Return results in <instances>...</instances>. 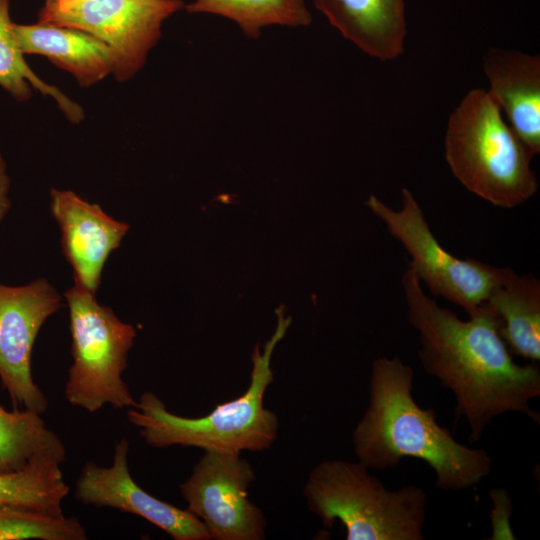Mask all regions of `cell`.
Here are the masks:
<instances>
[{
	"label": "cell",
	"mask_w": 540,
	"mask_h": 540,
	"mask_svg": "<svg viewBox=\"0 0 540 540\" xmlns=\"http://www.w3.org/2000/svg\"><path fill=\"white\" fill-rule=\"evenodd\" d=\"M489 95L531 154L540 152V56L491 48L484 58Z\"/></svg>",
	"instance_id": "cell-13"
},
{
	"label": "cell",
	"mask_w": 540,
	"mask_h": 540,
	"mask_svg": "<svg viewBox=\"0 0 540 540\" xmlns=\"http://www.w3.org/2000/svg\"><path fill=\"white\" fill-rule=\"evenodd\" d=\"M10 0H0V86L16 101L25 102L32 88L54 99L58 108L72 124L84 119L83 108L60 89L37 76L24 59L10 18Z\"/></svg>",
	"instance_id": "cell-18"
},
{
	"label": "cell",
	"mask_w": 540,
	"mask_h": 540,
	"mask_svg": "<svg viewBox=\"0 0 540 540\" xmlns=\"http://www.w3.org/2000/svg\"><path fill=\"white\" fill-rule=\"evenodd\" d=\"M184 8L232 20L252 39L268 26L304 27L312 22L305 0H194Z\"/></svg>",
	"instance_id": "cell-20"
},
{
	"label": "cell",
	"mask_w": 540,
	"mask_h": 540,
	"mask_svg": "<svg viewBox=\"0 0 540 540\" xmlns=\"http://www.w3.org/2000/svg\"><path fill=\"white\" fill-rule=\"evenodd\" d=\"M69 310L70 353L64 395L72 406L94 413L105 405L132 408L137 400L122 378L136 329L120 320L96 294L74 283L64 294Z\"/></svg>",
	"instance_id": "cell-6"
},
{
	"label": "cell",
	"mask_w": 540,
	"mask_h": 540,
	"mask_svg": "<svg viewBox=\"0 0 540 540\" xmlns=\"http://www.w3.org/2000/svg\"><path fill=\"white\" fill-rule=\"evenodd\" d=\"M50 211L59 226L61 251L72 267L74 283L96 294L104 265L120 246L129 224L71 190L51 188Z\"/></svg>",
	"instance_id": "cell-12"
},
{
	"label": "cell",
	"mask_w": 540,
	"mask_h": 540,
	"mask_svg": "<svg viewBox=\"0 0 540 540\" xmlns=\"http://www.w3.org/2000/svg\"><path fill=\"white\" fill-rule=\"evenodd\" d=\"M62 306L45 278L21 286L0 283V382L16 409L42 415L48 408L32 376V350L43 324Z\"/></svg>",
	"instance_id": "cell-10"
},
{
	"label": "cell",
	"mask_w": 540,
	"mask_h": 540,
	"mask_svg": "<svg viewBox=\"0 0 540 540\" xmlns=\"http://www.w3.org/2000/svg\"><path fill=\"white\" fill-rule=\"evenodd\" d=\"M62 463L43 458L16 471L0 473V505L64 515L62 504L69 486L64 480Z\"/></svg>",
	"instance_id": "cell-19"
},
{
	"label": "cell",
	"mask_w": 540,
	"mask_h": 540,
	"mask_svg": "<svg viewBox=\"0 0 540 540\" xmlns=\"http://www.w3.org/2000/svg\"><path fill=\"white\" fill-rule=\"evenodd\" d=\"M184 8L182 0H60L45 2L38 22L87 32L114 54L112 75L133 78L157 44L166 19Z\"/></svg>",
	"instance_id": "cell-8"
},
{
	"label": "cell",
	"mask_w": 540,
	"mask_h": 540,
	"mask_svg": "<svg viewBox=\"0 0 540 540\" xmlns=\"http://www.w3.org/2000/svg\"><path fill=\"white\" fill-rule=\"evenodd\" d=\"M256 475L239 452L208 450L195 463L179 490L187 509L214 540H262L267 521L249 499Z\"/></svg>",
	"instance_id": "cell-9"
},
{
	"label": "cell",
	"mask_w": 540,
	"mask_h": 540,
	"mask_svg": "<svg viewBox=\"0 0 540 540\" xmlns=\"http://www.w3.org/2000/svg\"><path fill=\"white\" fill-rule=\"evenodd\" d=\"M29 539L86 540L87 532L76 517L0 505V540Z\"/></svg>",
	"instance_id": "cell-21"
},
{
	"label": "cell",
	"mask_w": 540,
	"mask_h": 540,
	"mask_svg": "<svg viewBox=\"0 0 540 540\" xmlns=\"http://www.w3.org/2000/svg\"><path fill=\"white\" fill-rule=\"evenodd\" d=\"M402 207L395 210L376 196L365 204L386 225L411 260L408 265L435 296H442L471 315L499 283L503 268L482 261L459 259L446 251L433 235L417 200L406 188L401 190Z\"/></svg>",
	"instance_id": "cell-7"
},
{
	"label": "cell",
	"mask_w": 540,
	"mask_h": 540,
	"mask_svg": "<svg viewBox=\"0 0 540 540\" xmlns=\"http://www.w3.org/2000/svg\"><path fill=\"white\" fill-rule=\"evenodd\" d=\"M23 54L46 57L71 74L81 87H90L112 75L114 54L103 41L79 29L38 22L14 23Z\"/></svg>",
	"instance_id": "cell-15"
},
{
	"label": "cell",
	"mask_w": 540,
	"mask_h": 540,
	"mask_svg": "<svg viewBox=\"0 0 540 540\" xmlns=\"http://www.w3.org/2000/svg\"><path fill=\"white\" fill-rule=\"evenodd\" d=\"M414 371L400 358L373 360L368 405L352 432L359 462L369 469L395 468L404 458L424 461L436 486L463 491L478 485L492 469L482 448H469L436 421L434 408L421 407L412 395Z\"/></svg>",
	"instance_id": "cell-2"
},
{
	"label": "cell",
	"mask_w": 540,
	"mask_h": 540,
	"mask_svg": "<svg viewBox=\"0 0 540 540\" xmlns=\"http://www.w3.org/2000/svg\"><path fill=\"white\" fill-rule=\"evenodd\" d=\"M33 411L0 406V473L16 471L43 458L66 460L60 437Z\"/></svg>",
	"instance_id": "cell-17"
},
{
	"label": "cell",
	"mask_w": 540,
	"mask_h": 540,
	"mask_svg": "<svg viewBox=\"0 0 540 540\" xmlns=\"http://www.w3.org/2000/svg\"><path fill=\"white\" fill-rule=\"evenodd\" d=\"M401 284L408 321L418 332L422 367L452 392L455 422L466 419L469 441H479L504 413H522L539 424L530 402L540 395V368L536 362L513 360L491 311L482 305L468 320L460 319L424 293L409 265Z\"/></svg>",
	"instance_id": "cell-1"
},
{
	"label": "cell",
	"mask_w": 540,
	"mask_h": 540,
	"mask_svg": "<svg viewBox=\"0 0 540 540\" xmlns=\"http://www.w3.org/2000/svg\"><path fill=\"white\" fill-rule=\"evenodd\" d=\"M290 322L280 311L272 337L262 349L257 346L253 351L250 382L239 397L219 404L204 416L188 418L171 413L155 393L146 391L136 406L128 409L129 422L153 448L183 446L239 453L270 449L278 436L279 418L264 406V398L274 381V348Z\"/></svg>",
	"instance_id": "cell-3"
},
{
	"label": "cell",
	"mask_w": 540,
	"mask_h": 540,
	"mask_svg": "<svg viewBox=\"0 0 540 540\" xmlns=\"http://www.w3.org/2000/svg\"><path fill=\"white\" fill-rule=\"evenodd\" d=\"M10 179L6 170V163L0 152V223L3 221L11 208L9 198Z\"/></svg>",
	"instance_id": "cell-23"
},
{
	"label": "cell",
	"mask_w": 540,
	"mask_h": 540,
	"mask_svg": "<svg viewBox=\"0 0 540 540\" xmlns=\"http://www.w3.org/2000/svg\"><path fill=\"white\" fill-rule=\"evenodd\" d=\"M493 510L490 514L492 521V537L490 539H515L511 530L509 518L512 513V503L505 489L497 488L490 491Z\"/></svg>",
	"instance_id": "cell-22"
},
{
	"label": "cell",
	"mask_w": 540,
	"mask_h": 540,
	"mask_svg": "<svg viewBox=\"0 0 540 540\" xmlns=\"http://www.w3.org/2000/svg\"><path fill=\"white\" fill-rule=\"evenodd\" d=\"M494 315L511 354L540 360V281L503 268L499 283L484 304Z\"/></svg>",
	"instance_id": "cell-16"
},
{
	"label": "cell",
	"mask_w": 540,
	"mask_h": 540,
	"mask_svg": "<svg viewBox=\"0 0 540 540\" xmlns=\"http://www.w3.org/2000/svg\"><path fill=\"white\" fill-rule=\"evenodd\" d=\"M57 1H60V0H45V2H57Z\"/></svg>",
	"instance_id": "cell-24"
},
{
	"label": "cell",
	"mask_w": 540,
	"mask_h": 540,
	"mask_svg": "<svg viewBox=\"0 0 540 540\" xmlns=\"http://www.w3.org/2000/svg\"><path fill=\"white\" fill-rule=\"evenodd\" d=\"M533 155L488 91L470 90L450 114L445 158L470 192L501 208H514L538 189Z\"/></svg>",
	"instance_id": "cell-4"
},
{
	"label": "cell",
	"mask_w": 540,
	"mask_h": 540,
	"mask_svg": "<svg viewBox=\"0 0 540 540\" xmlns=\"http://www.w3.org/2000/svg\"><path fill=\"white\" fill-rule=\"evenodd\" d=\"M129 441L114 445L108 467L86 462L75 483V498L85 505L109 507L137 515L174 540H211L205 525L188 509H180L146 492L128 467Z\"/></svg>",
	"instance_id": "cell-11"
},
{
	"label": "cell",
	"mask_w": 540,
	"mask_h": 540,
	"mask_svg": "<svg viewBox=\"0 0 540 540\" xmlns=\"http://www.w3.org/2000/svg\"><path fill=\"white\" fill-rule=\"evenodd\" d=\"M344 38L382 61L403 53L407 32L404 0H313Z\"/></svg>",
	"instance_id": "cell-14"
},
{
	"label": "cell",
	"mask_w": 540,
	"mask_h": 540,
	"mask_svg": "<svg viewBox=\"0 0 540 540\" xmlns=\"http://www.w3.org/2000/svg\"><path fill=\"white\" fill-rule=\"evenodd\" d=\"M369 470L359 461L319 462L303 487L309 510L327 528L339 521L346 540H424L425 490H389Z\"/></svg>",
	"instance_id": "cell-5"
}]
</instances>
